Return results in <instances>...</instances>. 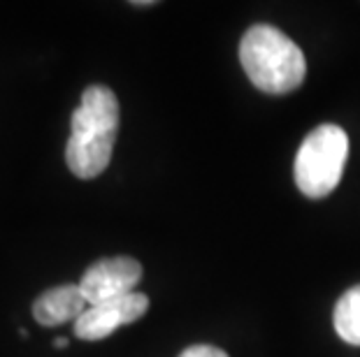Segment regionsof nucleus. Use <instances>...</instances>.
Here are the masks:
<instances>
[{
  "instance_id": "nucleus-1",
  "label": "nucleus",
  "mask_w": 360,
  "mask_h": 357,
  "mask_svg": "<svg viewBox=\"0 0 360 357\" xmlns=\"http://www.w3.org/2000/svg\"><path fill=\"white\" fill-rule=\"evenodd\" d=\"M65 163L79 179H96L107 170L119 135V100L112 88L94 83L72 112Z\"/></svg>"
},
{
  "instance_id": "nucleus-2",
  "label": "nucleus",
  "mask_w": 360,
  "mask_h": 357,
  "mask_svg": "<svg viewBox=\"0 0 360 357\" xmlns=\"http://www.w3.org/2000/svg\"><path fill=\"white\" fill-rule=\"evenodd\" d=\"M240 63L251 83L270 95H283L300 88L307 74L302 49L279 28L258 24L244 33Z\"/></svg>"
},
{
  "instance_id": "nucleus-3",
  "label": "nucleus",
  "mask_w": 360,
  "mask_h": 357,
  "mask_svg": "<svg viewBox=\"0 0 360 357\" xmlns=\"http://www.w3.org/2000/svg\"><path fill=\"white\" fill-rule=\"evenodd\" d=\"M349 156V137L340 126L323 123L304 137L295 156V184L302 195L326 197L340 184Z\"/></svg>"
},
{
  "instance_id": "nucleus-4",
  "label": "nucleus",
  "mask_w": 360,
  "mask_h": 357,
  "mask_svg": "<svg viewBox=\"0 0 360 357\" xmlns=\"http://www.w3.org/2000/svg\"><path fill=\"white\" fill-rule=\"evenodd\" d=\"M140 278L142 264L135 257H105V260L94 262L84 271L79 288L89 302V307H96V304L112 302L135 292Z\"/></svg>"
},
{
  "instance_id": "nucleus-5",
  "label": "nucleus",
  "mask_w": 360,
  "mask_h": 357,
  "mask_svg": "<svg viewBox=\"0 0 360 357\" xmlns=\"http://www.w3.org/2000/svg\"><path fill=\"white\" fill-rule=\"evenodd\" d=\"M149 297L142 292H130L126 297L112 299L89 307L75 323V337L82 341H101L107 339L124 325H130L147 314Z\"/></svg>"
},
{
  "instance_id": "nucleus-6",
  "label": "nucleus",
  "mask_w": 360,
  "mask_h": 357,
  "mask_svg": "<svg viewBox=\"0 0 360 357\" xmlns=\"http://www.w3.org/2000/svg\"><path fill=\"white\" fill-rule=\"evenodd\" d=\"M89 309L79 285H56L44 290L33 304L35 321L44 328H58L63 323L79 321V316Z\"/></svg>"
},
{
  "instance_id": "nucleus-7",
  "label": "nucleus",
  "mask_w": 360,
  "mask_h": 357,
  "mask_svg": "<svg viewBox=\"0 0 360 357\" xmlns=\"http://www.w3.org/2000/svg\"><path fill=\"white\" fill-rule=\"evenodd\" d=\"M335 332L349 346H360V285H354L335 307Z\"/></svg>"
},
{
  "instance_id": "nucleus-8",
  "label": "nucleus",
  "mask_w": 360,
  "mask_h": 357,
  "mask_svg": "<svg viewBox=\"0 0 360 357\" xmlns=\"http://www.w3.org/2000/svg\"><path fill=\"white\" fill-rule=\"evenodd\" d=\"M179 357H228L221 348L217 346H207V344H198V346H191L186 348Z\"/></svg>"
},
{
  "instance_id": "nucleus-9",
  "label": "nucleus",
  "mask_w": 360,
  "mask_h": 357,
  "mask_svg": "<svg viewBox=\"0 0 360 357\" xmlns=\"http://www.w3.org/2000/svg\"><path fill=\"white\" fill-rule=\"evenodd\" d=\"M53 348L63 351V348H68V339H56V341H53Z\"/></svg>"
}]
</instances>
